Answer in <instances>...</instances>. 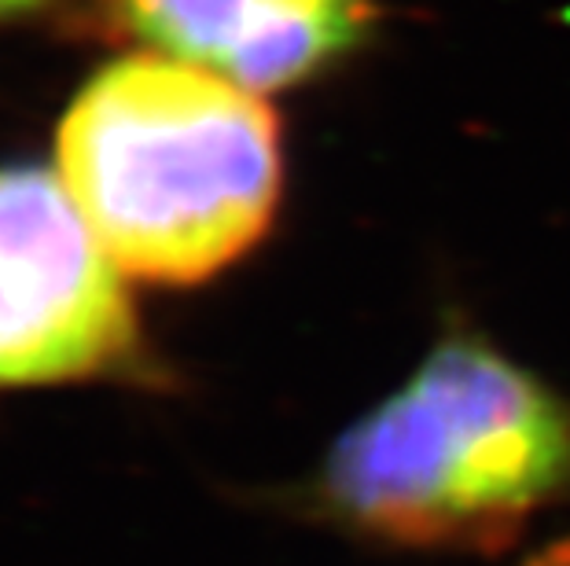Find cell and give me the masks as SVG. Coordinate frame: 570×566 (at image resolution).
<instances>
[{"label": "cell", "instance_id": "6da1fadb", "mask_svg": "<svg viewBox=\"0 0 570 566\" xmlns=\"http://www.w3.org/2000/svg\"><path fill=\"white\" fill-rule=\"evenodd\" d=\"M291 504L368 548L497 556L570 508V397L453 324L327 445Z\"/></svg>", "mask_w": 570, "mask_h": 566}, {"label": "cell", "instance_id": "7a4b0ae2", "mask_svg": "<svg viewBox=\"0 0 570 566\" xmlns=\"http://www.w3.org/2000/svg\"><path fill=\"white\" fill-rule=\"evenodd\" d=\"M56 166L118 269L159 287L244 261L284 196L281 122L262 92L155 48L75 92Z\"/></svg>", "mask_w": 570, "mask_h": 566}, {"label": "cell", "instance_id": "3957f363", "mask_svg": "<svg viewBox=\"0 0 570 566\" xmlns=\"http://www.w3.org/2000/svg\"><path fill=\"white\" fill-rule=\"evenodd\" d=\"M129 276L41 166L0 162V387H70L137 371Z\"/></svg>", "mask_w": 570, "mask_h": 566}, {"label": "cell", "instance_id": "277c9868", "mask_svg": "<svg viewBox=\"0 0 570 566\" xmlns=\"http://www.w3.org/2000/svg\"><path fill=\"white\" fill-rule=\"evenodd\" d=\"M92 8L155 52L254 92L324 75L372 30V0H92Z\"/></svg>", "mask_w": 570, "mask_h": 566}, {"label": "cell", "instance_id": "5b68a950", "mask_svg": "<svg viewBox=\"0 0 570 566\" xmlns=\"http://www.w3.org/2000/svg\"><path fill=\"white\" fill-rule=\"evenodd\" d=\"M519 566H570V537L549 540V545L527 556V563H519Z\"/></svg>", "mask_w": 570, "mask_h": 566}, {"label": "cell", "instance_id": "8992f818", "mask_svg": "<svg viewBox=\"0 0 570 566\" xmlns=\"http://www.w3.org/2000/svg\"><path fill=\"white\" fill-rule=\"evenodd\" d=\"M52 4H59V0H0V27H4V22H16V19H27V16H38V11L52 8Z\"/></svg>", "mask_w": 570, "mask_h": 566}]
</instances>
